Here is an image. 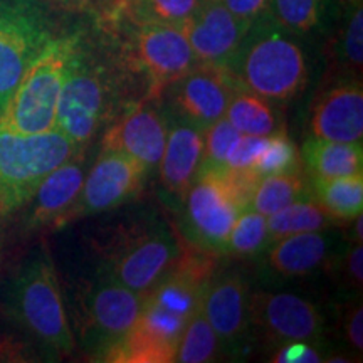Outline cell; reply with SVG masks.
<instances>
[{"label":"cell","instance_id":"obj_1","mask_svg":"<svg viewBox=\"0 0 363 363\" xmlns=\"http://www.w3.org/2000/svg\"><path fill=\"white\" fill-rule=\"evenodd\" d=\"M4 306L9 320L34 345L43 360L57 362L74 352L76 338L45 242L35 246L12 272Z\"/></svg>","mask_w":363,"mask_h":363},{"label":"cell","instance_id":"obj_2","mask_svg":"<svg viewBox=\"0 0 363 363\" xmlns=\"http://www.w3.org/2000/svg\"><path fill=\"white\" fill-rule=\"evenodd\" d=\"M227 69L239 88L269 101H289L308 83V61L301 45L271 13L249 26Z\"/></svg>","mask_w":363,"mask_h":363},{"label":"cell","instance_id":"obj_3","mask_svg":"<svg viewBox=\"0 0 363 363\" xmlns=\"http://www.w3.org/2000/svg\"><path fill=\"white\" fill-rule=\"evenodd\" d=\"M84 30H62L30 62L0 113V130L30 135L54 130V118L66 72Z\"/></svg>","mask_w":363,"mask_h":363},{"label":"cell","instance_id":"obj_4","mask_svg":"<svg viewBox=\"0 0 363 363\" xmlns=\"http://www.w3.org/2000/svg\"><path fill=\"white\" fill-rule=\"evenodd\" d=\"M256 180L252 172L199 170L179 207L182 238L195 247L220 256L230 227L247 208Z\"/></svg>","mask_w":363,"mask_h":363},{"label":"cell","instance_id":"obj_5","mask_svg":"<svg viewBox=\"0 0 363 363\" xmlns=\"http://www.w3.org/2000/svg\"><path fill=\"white\" fill-rule=\"evenodd\" d=\"M182 249V238L158 214L142 216L121 227L103 249L104 278L147 294L169 274Z\"/></svg>","mask_w":363,"mask_h":363},{"label":"cell","instance_id":"obj_6","mask_svg":"<svg viewBox=\"0 0 363 363\" xmlns=\"http://www.w3.org/2000/svg\"><path fill=\"white\" fill-rule=\"evenodd\" d=\"M83 152L56 130L13 133L0 130V216L21 211L45 177Z\"/></svg>","mask_w":363,"mask_h":363},{"label":"cell","instance_id":"obj_7","mask_svg":"<svg viewBox=\"0 0 363 363\" xmlns=\"http://www.w3.org/2000/svg\"><path fill=\"white\" fill-rule=\"evenodd\" d=\"M110 94V71L91 49L84 34L62 83L54 130L78 150H86L106 115Z\"/></svg>","mask_w":363,"mask_h":363},{"label":"cell","instance_id":"obj_8","mask_svg":"<svg viewBox=\"0 0 363 363\" xmlns=\"http://www.w3.org/2000/svg\"><path fill=\"white\" fill-rule=\"evenodd\" d=\"M108 30L118 38L126 67L147 84V96L160 99L169 86L197 65L179 27L165 24H115Z\"/></svg>","mask_w":363,"mask_h":363},{"label":"cell","instance_id":"obj_9","mask_svg":"<svg viewBox=\"0 0 363 363\" xmlns=\"http://www.w3.org/2000/svg\"><path fill=\"white\" fill-rule=\"evenodd\" d=\"M61 33L49 0H0V113L30 62Z\"/></svg>","mask_w":363,"mask_h":363},{"label":"cell","instance_id":"obj_10","mask_svg":"<svg viewBox=\"0 0 363 363\" xmlns=\"http://www.w3.org/2000/svg\"><path fill=\"white\" fill-rule=\"evenodd\" d=\"M143 296L99 274L81 291L78 299V333L91 360L118 342L136 323Z\"/></svg>","mask_w":363,"mask_h":363},{"label":"cell","instance_id":"obj_11","mask_svg":"<svg viewBox=\"0 0 363 363\" xmlns=\"http://www.w3.org/2000/svg\"><path fill=\"white\" fill-rule=\"evenodd\" d=\"M150 177L138 162L116 150L101 148L96 162L84 177L83 187L61 227L123 206L142 192Z\"/></svg>","mask_w":363,"mask_h":363},{"label":"cell","instance_id":"obj_12","mask_svg":"<svg viewBox=\"0 0 363 363\" xmlns=\"http://www.w3.org/2000/svg\"><path fill=\"white\" fill-rule=\"evenodd\" d=\"M238 88L225 66L197 62L174 81L162 98H169L172 116L203 131L225 115L227 104Z\"/></svg>","mask_w":363,"mask_h":363},{"label":"cell","instance_id":"obj_13","mask_svg":"<svg viewBox=\"0 0 363 363\" xmlns=\"http://www.w3.org/2000/svg\"><path fill=\"white\" fill-rule=\"evenodd\" d=\"M251 325L276 347L303 342L320 348L325 320L308 299L293 293L257 291L251 294Z\"/></svg>","mask_w":363,"mask_h":363},{"label":"cell","instance_id":"obj_14","mask_svg":"<svg viewBox=\"0 0 363 363\" xmlns=\"http://www.w3.org/2000/svg\"><path fill=\"white\" fill-rule=\"evenodd\" d=\"M202 310L224 355H238L246 347L251 330V291L246 278L229 271L211 279L202 298Z\"/></svg>","mask_w":363,"mask_h":363},{"label":"cell","instance_id":"obj_15","mask_svg":"<svg viewBox=\"0 0 363 363\" xmlns=\"http://www.w3.org/2000/svg\"><path fill=\"white\" fill-rule=\"evenodd\" d=\"M177 27L187 39L197 62L227 66L249 24L229 12L220 0H202L197 11Z\"/></svg>","mask_w":363,"mask_h":363},{"label":"cell","instance_id":"obj_16","mask_svg":"<svg viewBox=\"0 0 363 363\" xmlns=\"http://www.w3.org/2000/svg\"><path fill=\"white\" fill-rule=\"evenodd\" d=\"M86 150L74 153L54 169L21 208L26 233L61 229L72 203L76 202L86 177Z\"/></svg>","mask_w":363,"mask_h":363},{"label":"cell","instance_id":"obj_17","mask_svg":"<svg viewBox=\"0 0 363 363\" xmlns=\"http://www.w3.org/2000/svg\"><path fill=\"white\" fill-rule=\"evenodd\" d=\"M165 148H163L158 174L162 197L167 206L179 211L182 201L192 187L199 174L203 152L202 131L175 116H167Z\"/></svg>","mask_w":363,"mask_h":363},{"label":"cell","instance_id":"obj_18","mask_svg":"<svg viewBox=\"0 0 363 363\" xmlns=\"http://www.w3.org/2000/svg\"><path fill=\"white\" fill-rule=\"evenodd\" d=\"M169 121L152 104L131 108L103 135L101 148L116 150L138 162L148 174L160 163Z\"/></svg>","mask_w":363,"mask_h":363},{"label":"cell","instance_id":"obj_19","mask_svg":"<svg viewBox=\"0 0 363 363\" xmlns=\"http://www.w3.org/2000/svg\"><path fill=\"white\" fill-rule=\"evenodd\" d=\"M311 135L325 140L358 143L363 138L362 79L342 78L321 91L311 110Z\"/></svg>","mask_w":363,"mask_h":363},{"label":"cell","instance_id":"obj_20","mask_svg":"<svg viewBox=\"0 0 363 363\" xmlns=\"http://www.w3.org/2000/svg\"><path fill=\"white\" fill-rule=\"evenodd\" d=\"M333 247V235L326 230H316L271 240L262 252L267 269L276 278L298 279L328 266Z\"/></svg>","mask_w":363,"mask_h":363},{"label":"cell","instance_id":"obj_21","mask_svg":"<svg viewBox=\"0 0 363 363\" xmlns=\"http://www.w3.org/2000/svg\"><path fill=\"white\" fill-rule=\"evenodd\" d=\"M301 162L311 177H347L363 174V145L308 136L303 143Z\"/></svg>","mask_w":363,"mask_h":363},{"label":"cell","instance_id":"obj_22","mask_svg":"<svg viewBox=\"0 0 363 363\" xmlns=\"http://www.w3.org/2000/svg\"><path fill=\"white\" fill-rule=\"evenodd\" d=\"M202 0H111L104 13L106 26L165 24L179 26L197 11Z\"/></svg>","mask_w":363,"mask_h":363},{"label":"cell","instance_id":"obj_23","mask_svg":"<svg viewBox=\"0 0 363 363\" xmlns=\"http://www.w3.org/2000/svg\"><path fill=\"white\" fill-rule=\"evenodd\" d=\"M311 190L335 222H348L363 214V174L311 177Z\"/></svg>","mask_w":363,"mask_h":363},{"label":"cell","instance_id":"obj_24","mask_svg":"<svg viewBox=\"0 0 363 363\" xmlns=\"http://www.w3.org/2000/svg\"><path fill=\"white\" fill-rule=\"evenodd\" d=\"M311 182L301 172L284 175H267L256 180L247 201L249 211L262 216H271L289 203L311 197Z\"/></svg>","mask_w":363,"mask_h":363},{"label":"cell","instance_id":"obj_25","mask_svg":"<svg viewBox=\"0 0 363 363\" xmlns=\"http://www.w3.org/2000/svg\"><path fill=\"white\" fill-rule=\"evenodd\" d=\"M240 135L269 136L278 131V115L269 99L244 88L233 94L224 115Z\"/></svg>","mask_w":363,"mask_h":363},{"label":"cell","instance_id":"obj_26","mask_svg":"<svg viewBox=\"0 0 363 363\" xmlns=\"http://www.w3.org/2000/svg\"><path fill=\"white\" fill-rule=\"evenodd\" d=\"M267 238L271 240L286 238V235L328 230L335 220L328 212L318 203L315 197H306L286 206L274 214L267 216Z\"/></svg>","mask_w":363,"mask_h":363},{"label":"cell","instance_id":"obj_27","mask_svg":"<svg viewBox=\"0 0 363 363\" xmlns=\"http://www.w3.org/2000/svg\"><path fill=\"white\" fill-rule=\"evenodd\" d=\"M224 355L216 331L212 330L202 310V301L195 308L185 325L177 347L175 362L179 363H207L216 362Z\"/></svg>","mask_w":363,"mask_h":363},{"label":"cell","instance_id":"obj_28","mask_svg":"<svg viewBox=\"0 0 363 363\" xmlns=\"http://www.w3.org/2000/svg\"><path fill=\"white\" fill-rule=\"evenodd\" d=\"M337 59L343 78L362 79L363 66V7L362 0H348L342 29L337 39Z\"/></svg>","mask_w":363,"mask_h":363},{"label":"cell","instance_id":"obj_29","mask_svg":"<svg viewBox=\"0 0 363 363\" xmlns=\"http://www.w3.org/2000/svg\"><path fill=\"white\" fill-rule=\"evenodd\" d=\"M271 16L296 38L308 35L323 27L326 0H271Z\"/></svg>","mask_w":363,"mask_h":363},{"label":"cell","instance_id":"obj_30","mask_svg":"<svg viewBox=\"0 0 363 363\" xmlns=\"http://www.w3.org/2000/svg\"><path fill=\"white\" fill-rule=\"evenodd\" d=\"M266 220V216L246 208L230 227L229 235L220 249V256L249 257L262 254L269 244Z\"/></svg>","mask_w":363,"mask_h":363},{"label":"cell","instance_id":"obj_31","mask_svg":"<svg viewBox=\"0 0 363 363\" xmlns=\"http://www.w3.org/2000/svg\"><path fill=\"white\" fill-rule=\"evenodd\" d=\"M303 169L299 150L284 130L267 136L266 147L252 167V174L261 179L267 175L298 174Z\"/></svg>","mask_w":363,"mask_h":363},{"label":"cell","instance_id":"obj_32","mask_svg":"<svg viewBox=\"0 0 363 363\" xmlns=\"http://www.w3.org/2000/svg\"><path fill=\"white\" fill-rule=\"evenodd\" d=\"M239 135V131L229 123L225 116H222L220 120H217L216 123H212L208 128L203 130V152L201 169L199 170L222 169L227 153L230 152Z\"/></svg>","mask_w":363,"mask_h":363},{"label":"cell","instance_id":"obj_33","mask_svg":"<svg viewBox=\"0 0 363 363\" xmlns=\"http://www.w3.org/2000/svg\"><path fill=\"white\" fill-rule=\"evenodd\" d=\"M267 136H254V135H239L235 143L227 153V158L222 169L230 172H252L254 163L262 153L266 147Z\"/></svg>","mask_w":363,"mask_h":363},{"label":"cell","instance_id":"obj_34","mask_svg":"<svg viewBox=\"0 0 363 363\" xmlns=\"http://www.w3.org/2000/svg\"><path fill=\"white\" fill-rule=\"evenodd\" d=\"M340 278L343 281L345 288L352 291L353 296L362 294L363 283V246L353 242L343 256L342 264H340Z\"/></svg>","mask_w":363,"mask_h":363},{"label":"cell","instance_id":"obj_35","mask_svg":"<svg viewBox=\"0 0 363 363\" xmlns=\"http://www.w3.org/2000/svg\"><path fill=\"white\" fill-rule=\"evenodd\" d=\"M39 352L24 337L0 335V362H40Z\"/></svg>","mask_w":363,"mask_h":363},{"label":"cell","instance_id":"obj_36","mask_svg":"<svg viewBox=\"0 0 363 363\" xmlns=\"http://www.w3.org/2000/svg\"><path fill=\"white\" fill-rule=\"evenodd\" d=\"M272 362L278 363H320L323 362L321 353L318 352L316 347L310 343L293 342L278 347Z\"/></svg>","mask_w":363,"mask_h":363},{"label":"cell","instance_id":"obj_37","mask_svg":"<svg viewBox=\"0 0 363 363\" xmlns=\"http://www.w3.org/2000/svg\"><path fill=\"white\" fill-rule=\"evenodd\" d=\"M343 333L347 338L348 345L352 350L362 355L363 352V310H362V299L353 301V305L348 308L343 316Z\"/></svg>","mask_w":363,"mask_h":363},{"label":"cell","instance_id":"obj_38","mask_svg":"<svg viewBox=\"0 0 363 363\" xmlns=\"http://www.w3.org/2000/svg\"><path fill=\"white\" fill-rule=\"evenodd\" d=\"M235 17L251 26L261 17L271 13V0H220Z\"/></svg>","mask_w":363,"mask_h":363},{"label":"cell","instance_id":"obj_39","mask_svg":"<svg viewBox=\"0 0 363 363\" xmlns=\"http://www.w3.org/2000/svg\"><path fill=\"white\" fill-rule=\"evenodd\" d=\"M49 2L69 9H89L93 6V0H49Z\"/></svg>","mask_w":363,"mask_h":363},{"label":"cell","instance_id":"obj_40","mask_svg":"<svg viewBox=\"0 0 363 363\" xmlns=\"http://www.w3.org/2000/svg\"><path fill=\"white\" fill-rule=\"evenodd\" d=\"M352 222H353L352 240H353V242L362 244V242H363V233H362V227H363V217H362V214L358 216V217H355V219H353Z\"/></svg>","mask_w":363,"mask_h":363}]
</instances>
